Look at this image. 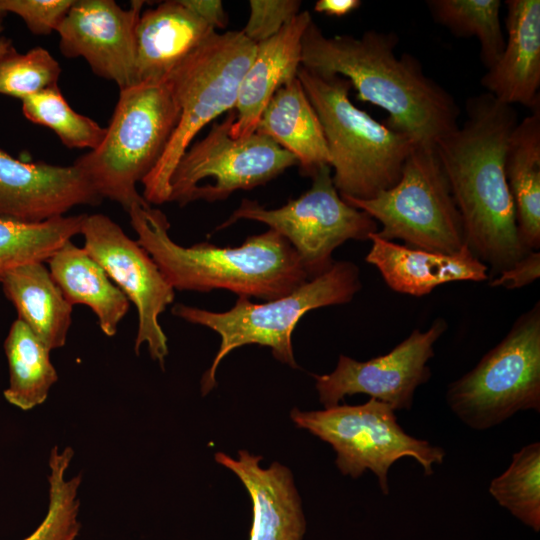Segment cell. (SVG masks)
<instances>
[{
    "mask_svg": "<svg viewBox=\"0 0 540 540\" xmlns=\"http://www.w3.org/2000/svg\"><path fill=\"white\" fill-rule=\"evenodd\" d=\"M464 123L440 138L435 149L460 212L465 242L492 275L530 251L517 228L505 174V154L518 123L513 106L485 92L466 101Z\"/></svg>",
    "mask_w": 540,
    "mask_h": 540,
    "instance_id": "6da1fadb",
    "label": "cell"
},
{
    "mask_svg": "<svg viewBox=\"0 0 540 540\" xmlns=\"http://www.w3.org/2000/svg\"><path fill=\"white\" fill-rule=\"evenodd\" d=\"M394 32L328 37L311 21L302 37L301 66L349 80L357 98L388 113L385 124L415 143H435L458 127L454 97L428 77L410 53L397 56Z\"/></svg>",
    "mask_w": 540,
    "mask_h": 540,
    "instance_id": "7a4b0ae2",
    "label": "cell"
},
{
    "mask_svg": "<svg viewBox=\"0 0 540 540\" xmlns=\"http://www.w3.org/2000/svg\"><path fill=\"white\" fill-rule=\"evenodd\" d=\"M128 214L136 241L174 290L226 289L268 301L309 280L294 248L272 229L248 237L239 247L210 243L185 247L170 238V224L162 211L151 205H134Z\"/></svg>",
    "mask_w": 540,
    "mask_h": 540,
    "instance_id": "3957f363",
    "label": "cell"
},
{
    "mask_svg": "<svg viewBox=\"0 0 540 540\" xmlns=\"http://www.w3.org/2000/svg\"><path fill=\"white\" fill-rule=\"evenodd\" d=\"M297 78L322 125L340 196L365 200L395 185L416 143L355 106L346 78L303 66Z\"/></svg>",
    "mask_w": 540,
    "mask_h": 540,
    "instance_id": "277c9868",
    "label": "cell"
},
{
    "mask_svg": "<svg viewBox=\"0 0 540 540\" xmlns=\"http://www.w3.org/2000/svg\"><path fill=\"white\" fill-rule=\"evenodd\" d=\"M179 114L167 78L122 89L103 141L74 164L102 199L127 212L134 205H150L136 185L160 159Z\"/></svg>",
    "mask_w": 540,
    "mask_h": 540,
    "instance_id": "5b68a950",
    "label": "cell"
},
{
    "mask_svg": "<svg viewBox=\"0 0 540 540\" xmlns=\"http://www.w3.org/2000/svg\"><path fill=\"white\" fill-rule=\"evenodd\" d=\"M361 286L359 268L350 261H338L289 294L264 303H253L248 297L238 296L235 305L225 312L176 304L172 308L173 315L208 327L221 337L218 352L201 379L202 395L216 386V371L225 356L244 345L269 347L278 361L297 368L292 333L298 321L308 311L350 302Z\"/></svg>",
    "mask_w": 540,
    "mask_h": 540,
    "instance_id": "8992f818",
    "label": "cell"
},
{
    "mask_svg": "<svg viewBox=\"0 0 540 540\" xmlns=\"http://www.w3.org/2000/svg\"><path fill=\"white\" fill-rule=\"evenodd\" d=\"M255 50L241 31L216 32L167 77L180 114L163 154L141 182L147 203L168 202L171 175L196 134L234 109Z\"/></svg>",
    "mask_w": 540,
    "mask_h": 540,
    "instance_id": "52a82bcc",
    "label": "cell"
},
{
    "mask_svg": "<svg viewBox=\"0 0 540 540\" xmlns=\"http://www.w3.org/2000/svg\"><path fill=\"white\" fill-rule=\"evenodd\" d=\"M342 199L380 223L376 234L383 239L441 254H455L466 245L463 221L435 145L416 143L389 189L370 199Z\"/></svg>",
    "mask_w": 540,
    "mask_h": 540,
    "instance_id": "ba28073f",
    "label": "cell"
},
{
    "mask_svg": "<svg viewBox=\"0 0 540 540\" xmlns=\"http://www.w3.org/2000/svg\"><path fill=\"white\" fill-rule=\"evenodd\" d=\"M446 402L464 424L480 431L519 411H540L539 301L472 370L448 385Z\"/></svg>",
    "mask_w": 540,
    "mask_h": 540,
    "instance_id": "9c48e42d",
    "label": "cell"
},
{
    "mask_svg": "<svg viewBox=\"0 0 540 540\" xmlns=\"http://www.w3.org/2000/svg\"><path fill=\"white\" fill-rule=\"evenodd\" d=\"M290 417L298 428L332 446L335 464L343 475L357 479L370 470L384 495L389 494V469L397 460L411 457L431 476L433 466L442 464L446 456L443 448L406 433L394 410L374 398L361 405L316 411L293 408Z\"/></svg>",
    "mask_w": 540,
    "mask_h": 540,
    "instance_id": "30bf717a",
    "label": "cell"
},
{
    "mask_svg": "<svg viewBox=\"0 0 540 540\" xmlns=\"http://www.w3.org/2000/svg\"><path fill=\"white\" fill-rule=\"evenodd\" d=\"M311 178L309 190L277 209L243 199L217 230L241 219L264 223L294 248L309 280L325 273L334 264L332 253L338 246L347 240H369L378 223L342 199L330 166L320 168Z\"/></svg>",
    "mask_w": 540,
    "mask_h": 540,
    "instance_id": "8fae6325",
    "label": "cell"
},
{
    "mask_svg": "<svg viewBox=\"0 0 540 540\" xmlns=\"http://www.w3.org/2000/svg\"><path fill=\"white\" fill-rule=\"evenodd\" d=\"M234 122L232 109L186 150L171 175L168 202L184 206L196 200H224L237 190L263 185L298 165L293 154L263 134L233 138Z\"/></svg>",
    "mask_w": 540,
    "mask_h": 540,
    "instance_id": "7c38bea8",
    "label": "cell"
},
{
    "mask_svg": "<svg viewBox=\"0 0 540 540\" xmlns=\"http://www.w3.org/2000/svg\"><path fill=\"white\" fill-rule=\"evenodd\" d=\"M81 234L83 248L137 309L136 354L146 344L163 368L168 344L159 316L175 298L173 287L147 251L108 216L85 215Z\"/></svg>",
    "mask_w": 540,
    "mask_h": 540,
    "instance_id": "4fadbf2b",
    "label": "cell"
},
{
    "mask_svg": "<svg viewBox=\"0 0 540 540\" xmlns=\"http://www.w3.org/2000/svg\"><path fill=\"white\" fill-rule=\"evenodd\" d=\"M445 319L436 318L426 331L414 329L390 352L368 361L340 355L334 371L312 374L324 408L337 406L347 395L367 394L395 410H410L416 389L428 382V361L434 345L447 330Z\"/></svg>",
    "mask_w": 540,
    "mask_h": 540,
    "instance_id": "5bb4252c",
    "label": "cell"
},
{
    "mask_svg": "<svg viewBox=\"0 0 540 540\" xmlns=\"http://www.w3.org/2000/svg\"><path fill=\"white\" fill-rule=\"evenodd\" d=\"M143 3L132 1L122 9L113 0H75L56 30L62 54L83 57L120 90L137 84L135 30Z\"/></svg>",
    "mask_w": 540,
    "mask_h": 540,
    "instance_id": "9a60e30c",
    "label": "cell"
},
{
    "mask_svg": "<svg viewBox=\"0 0 540 540\" xmlns=\"http://www.w3.org/2000/svg\"><path fill=\"white\" fill-rule=\"evenodd\" d=\"M101 201L75 164L24 162L0 148V217L38 223Z\"/></svg>",
    "mask_w": 540,
    "mask_h": 540,
    "instance_id": "2e32d148",
    "label": "cell"
},
{
    "mask_svg": "<svg viewBox=\"0 0 540 540\" xmlns=\"http://www.w3.org/2000/svg\"><path fill=\"white\" fill-rule=\"evenodd\" d=\"M214 459L232 471L249 493L253 514L249 540H303L306 520L288 467L273 462L264 468L263 457L247 450H240L237 458L217 452Z\"/></svg>",
    "mask_w": 540,
    "mask_h": 540,
    "instance_id": "e0dca14e",
    "label": "cell"
},
{
    "mask_svg": "<svg viewBox=\"0 0 540 540\" xmlns=\"http://www.w3.org/2000/svg\"><path fill=\"white\" fill-rule=\"evenodd\" d=\"M507 39L498 61L481 86L501 103L540 105V1L507 0Z\"/></svg>",
    "mask_w": 540,
    "mask_h": 540,
    "instance_id": "ac0fdd59",
    "label": "cell"
},
{
    "mask_svg": "<svg viewBox=\"0 0 540 540\" xmlns=\"http://www.w3.org/2000/svg\"><path fill=\"white\" fill-rule=\"evenodd\" d=\"M365 257L387 286L398 293L421 297L436 287L458 281L483 282L489 269L465 245L455 254H441L400 245L376 234Z\"/></svg>",
    "mask_w": 540,
    "mask_h": 540,
    "instance_id": "d6986e66",
    "label": "cell"
},
{
    "mask_svg": "<svg viewBox=\"0 0 540 540\" xmlns=\"http://www.w3.org/2000/svg\"><path fill=\"white\" fill-rule=\"evenodd\" d=\"M311 21L309 11L299 12L277 34L256 44L254 58L241 80L234 106L233 138L253 134L274 93L297 77L302 37Z\"/></svg>",
    "mask_w": 540,
    "mask_h": 540,
    "instance_id": "ffe728a7",
    "label": "cell"
},
{
    "mask_svg": "<svg viewBox=\"0 0 540 540\" xmlns=\"http://www.w3.org/2000/svg\"><path fill=\"white\" fill-rule=\"evenodd\" d=\"M217 31L181 0L141 13L136 30V82L166 79Z\"/></svg>",
    "mask_w": 540,
    "mask_h": 540,
    "instance_id": "44dd1931",
    "label": "cell"
},
{
    "mask_svg": "<svg viewBox=\"0 0 540 540\" xmlns=\"http://www.w3.org/2000/svg\"><path fill=\"white\" fill-rule=\"evenodd\" d=\"M255 132L293 154L303 176L313 177L320 168L330 166L322 125L297 77L274 93Z\"/></svg>",
    "mask_w": 540,
    "mask_h": 540,
    "instance_id": "7402d4cb",
    "label": "cell"
},
{
    "mask_svg": "<svg viewBox=\"0 0 540 540\" xmlns=\"http://www.w3.org/2000/svg\"><path fill=\"white\" fill-rule=\"evenodd\" d=\"M5 296L23 321L50 350L65 345L72 322V305L44 262L14 268L0 276Z\"/></svg>",
    "mask_w": 540,
    "mask_h": 540,
    "instance_id": "603a6c76",
    "label": "cell"
},
{
    "mask_svg": "<svg viewBox=\"0 0 540 540\" xmlns=\"http://www.w3.org/2000/svg\"><path fill=\"white\" fill-rule=\"evenodd\" d=\"M52 278L73 306H88L97 316L102 332L112 337L129 310L130 301L105 270L71 240L47 261Z\"/></svg>",
    "mask_w": 540,
    "mask_h": 540,
    "instance_id": "cb8c5ba5",
    "label": "cell"
},
{
    "mask_svg": "<svg viewBox=\"0 0 540 540\" xmlns=\"http://www.w3.org/2000/svg\"><path fill=\"white\" fill-rule=\"evenodd\" d=\"M518 233L529 251L540 247V105L518 121L505 154Z\"/></svg>",
    "mask_w": 540,
    "mask_h": 540,
    "instance_id": "d4e9b609",
    "label": "cell"
},
{
    "mask_svg": "<svg viewBox=\"0 0 540 540\" xmlns=\"http://www.w3.org/2000/svg\"><path fill=\"white\" fill-rule=\"evenodd\" d=\"M9 366V386L5 399L15 407L27 411L41 405L58 380L50 360V350L30 328L16 319L4 341Z\"/></svg>",
    "mask_w": 540,
    "mask_h": 540,
    "instance_id": "484cf974",
    "label": "cell"
},
{
    "mask_svg": "<svg viewBox=\"0 0 540 540\" xmlns=\"http://www.w3.org/2000/svg\"><path fill=\"white\" fill-rule=\"evenodd\" d=\"M86 214L27 223L0 217V276L22 265L47 261L81 234Z\"/></svg>",
    "mask_w": 540,
    "mask_h": 540,
    "instance_id": "4316f807",
    "label": "cell"
},
{
    "mask_svg": "<svg viewBox=\"0 0 540 540\" xmlns=\"http://www.w3.org/2000/svg\"><path fill=\"white\" fill-rule=\"evenodd\" d=\"M426 4L433 20L455 37L478 40L487 70L498 61L505 46L500 0H428Z\"/></svg>",
    "mask_w": 540,
    "mask_h": 540,
    "instance_id": "83f0119b",
    "label": "cell"
},
{
    "mask_svg": "<svg viewBox=\"0 0 540 540\" xmlns=\"http://www.w3.org/2000/svg\"><path fill=\"white\" fill-rule=\"evenodd\" d=\"M71 447L51 449L49 456V504L40 525L23 540H75L80 531L78 491L81 475L67 477L73 458Z\"/></svg>",
    "mask_w": 540,
    "mask_h": 540,
    "instance_id": "f1b7e54d",
    "label": "cell"
},
{
    "mask_svg": "<svg viewBox=\"0 0 540 540\" xmlns=\"http://www.w3.org/2000/svg\"><path fill=\"white\" fill-rule=\"evenodd\" d=\"M489 493L525 525L540 529V443L522 447L509 467L489 485Z\"/></svg>",
    "mask_w": 540,
    "mask_h": 540,
    "instance_id": "f546056e",
    "label": "cell"
},
{
    "mask_svg": "<svg viewBox=\"0 0 540 540\" xmlns=\"http://www.w3.org/2000/svg\"><path fill=\"white\" fill-rule=\"evenodd\" d=\"M22 112L31 122L53 130L71 149L94 150L106 135V128L71 108L58 86L24 98Z\"/></svg>",
    "mask_w": 540,
    "mask_h": 540,
    "instance_id": "4dcf8cb0",
    "label": "cell"
},
{
    "mask_svg": "<svg viewBox=\"0 0 540 540\" xmlns=\"http://www.w3.org/2000/svg\"><path fill=\"white\" fill-rule=\"evenodd\" d=\"M61 68L57 60L42 47L18 53L12 46L0 58V94L23 100L58 86Z\"/></svg>",
    "mask_w": 540,
    "mask_h": 540,
    "instance_id": "1f68e13d",
    "label": "cell"
},
{
    "mask_svg": "<svg viewBox=\"0 0 540 540\" xmlns=\"http://www.w3.org/2000/svg\"><path fill=\"white\" fill-rule=\"evenodd\" d=\"M299 0H250V15L242 34L254 44L277 34L299 12Z\"/></svg>",
    "mask_w": 540,
    "mask_h": 540,
    "instance_id": "d6a6232c",
    "label": "cell"
},
{
    "mask_svg": "<svg viewBox=\"0 0 540 540\" xmlns=\"http://www.w3.org/2000/svg\"><path fill=\"white\" fill-rule=\"evenodd\" d=\"M75 0H0L4 13L22 18L35 35H48L56 31Z\"/></svg>",
    "mask_w": 540,
    "mask_h": 540,
    "instance_id": "836d02e7",
    "label": "cell"
},
{
    "mask_svg": "<svg viewBox=\"0 0 540 540\" xmlns=\"http://www.w3.org/2000/svg\"><path fill=\"white\" fill-rule=\"evenodd\" d=\"M539 276L540 252L530 251L514 265L492 278L489 284L491 287L513 290L533 283Z\"/></svg>",
    "mask_w": 540,
    "mask_h": 540,
    "instance_id": "e575fe53",
    "label": "cell"
},
{
    "mask_svg": "<svg viewBox=\"0 0 540 540\" xmlns=\"http://www.w3.org/2000/svg\"><path fill=\"white\" fill-rule=\"evenodd\" d=\"M181 2L214 30L224 29L228 23L220 0H181Z\"/></svg>",
    "mask_w": 540,
    "mask_h": 540,
    "instance_id": "d590c367",
    "label": "cell"
},
{
    "mask_svg": "<svg viewBox=\"0 0 540 540\" xmlns=\"http://www.w3.org/2000/svg\"><path fill=\"white\" fill-rule=\"evenodd\" d=\"M361 6L359 0H318L314 11L328 16L342 17Z\"/></svg>",
    "mask_w": 540,
    "mask_h": 540,
    "instance_id": "8d00e7d4",
    "label": "cell"
},
{
    "mask_svg": "<svg viewBox=\"0 0 540 540\" xmlns=\"http://www.w3.org/2000/svg\"><path fill=\"white\" fill-rule=\"evenodd\" d=\"M3 18L4 17H0V58L4 54H6L9 51V49L12 47L11 40L1 35L4 30Z\"/></svg>",
    "mask_w": 540,
    "mask_h": 540,
    "instance_id": "74e56055",
    "label": "cell"
},
{
    "mask_svg": "<svg viewBox=\"0 0 540 540\" xmlns=\"http://www.w3.org/2000/svg\"><path fill=\"white\" fill-rule=\"evenodd\" d=\"M6 13H4L1 9H0V17H4Z\"/></svg>",
    "mask_w": 540,
    "mask_h": 540,
    "instance_id": "f35d334b",
    "label": "cell"
}]
</instances>
